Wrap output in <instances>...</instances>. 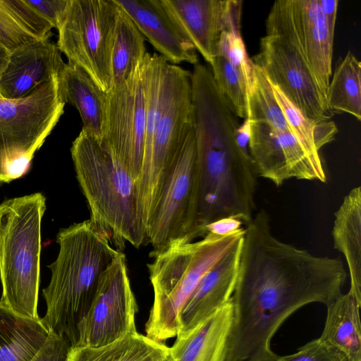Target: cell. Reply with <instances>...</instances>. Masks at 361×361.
I'll list each match as a JSON object with an SVG mask.
<instances>
[{
    "label": "cell",
    "mask_w": 361,
    "mask_h": 361,
    "mask_svg": "<svg viewBox=\"0 0 361 361\" xmlns=\"http://www.w3.org/2000/svg\"><path fill=\"white\" fill-rule=\"evenodd\" d=\"M196 145L195 238L205 227L231 217L247 224L253 217L257 172L247 150L237 142L238 117L214 87L192 96Z\"/></svg>",
    "instance_id": "cell-2"
},
{
    "label": "cell",
    "mask_w": 361,
    "mask_h": 361,
    "mask_svg": "<svg viewBox=\"0 0 361 361\" xmlns=\"http://www.w3.org/2000/svg\"><path fill=\"white\" fill-rule=\"evenodd\" d=\"M334 247L346 261L350 293L361 304V188H353L334 214Z\"/></svg>",
    "instance_id": "cell-21"
},
{
    "label": "cell",
    "mask_w": 361,
    "mask_h": 361,
    "mask_svg": "<svg viewBox=\"0 0 361 361\" xmlns=\"http://www.w3.org/2000/svg\"><path fill=\"white\" fill-rule=\"evenodd\" d=\"M145 41L134 22L119 7L111 52V90L121 86L136 73L147 53Z\"/></svg>",
    "instance_id": "cell-25"
},
{
    "label": "cell",
    "mask_w": 361,
    "mask_h": 361,
    "mask_svg": "<svg viewBox=\"0 0 361 361\" xmlns=\"http://www.w3.org/2000/svg\"><path fill=\"white\" fill-rule=\"evenodd\" d=\"M145 128V97L139 66L129 80L106 92L103 140L135 182L142 164Z\"/></svg>",
    "instance_id": "cell-13"
},
{
    "label": "cell",
    "mask_w": 361,
    "mask_h": 361,
    "mask_svg": "<svg viewBox=\"0 0 361 361\" xmlns=\"http://www.w3.org/2000/svg\"><path fill=\"white\" fill-rule=\"evenodd\" d=\"M272 87L290 133L310 155L314 158L321 159L314 141L313 128L314 123L307 120L276 86L272 85Z\"/></svg>",
    "instance_id": "cell-31"
},
{
    "label": "cell",
    "mask_w": 361,
    "mask_h": 361,
    "mask_svg": "<svg viewBox=\"0 0 361 361\" xmlns=\"http://www.w3.org/2000/svg\"><path fill=\"white\" fill-rule=\"evenodd\" d=\"M250 133V121L249 119L245 118L243 124L238 126L235 133L237 142L243 149L245 150H247Z\"/></svg>",
    "instance_id": "cell-39"
},
{
    "label": "cell",
    "mask_w": 361,
    "mask_h": 361,
    "mask_svg": "<svg viewBox=\"0 0 361 361\" xmlns=\"http://www.w3.org/2000/svg\"><path fill=\"white\" fill-rule=\"evenodd\" d=\"M71 152L94 228L120 252L147 244L135 181L104 140L82 128Z\"/></svg>",
    "instance_id": "cell-4"
},
{
    "label": "cell",
    "mask_w": 361,
    "mask_h": 361,
    "mask_svg": "<svg viewBox=\"0 0 361 361\" xmlns=\"http://www.w3.org/2000/svg\"><path fill=\"white\" fill-rule=\"evenodd\" d=\"M70 348L66 338L50 331L45 343L31 361H68Z\"/></svg>",
    "instance_id": "cell-35"
},
{
    "label": "cell",
    "mask_w": 361,
    "mask_h": 361,
    "mask_svg": "<svg viewBox=\"0 0 361 361\" xmlns=\"http://www.w3.org/2000/svg\"><path fill=\"white\" fill-rule=\"evenodd\" d=\"M0 97H1V96H0Z\"/></svg>",
    "instance_id": "cell-41"
},
{
    "label": "cell",
    "mask_w": 361,
    "mask_h": 361,
    "mask_svg": "<svg viewBox=\"0 0 361 361\" xmlns=\"http://www.w3.org/2000/svg\"><path fill=\"white\" fill-rule=\"evenodd\" d=\"M232 320L231 298L207 319L176 336L166 361H225Z\"/></svg>",
    "instance_id": "cell-19"
},
{
    "label": "cell",
    "mask_w": 361,
    "mask_h": 361,
    "mask_svg": "<svg viewBox=\"0 0 361 361\" xmlns=\"http://www.w3.org/2000/svg\"><path fill=\"white\" fill-rule=\"evenodd\" d=\"M56 242L59 252L49 265L51 280L42 290L47 312L42 319L49 331L66 338L73 348L77 343L78 326L120 251L90 220L61 229Z\"/></svg>",
    "instance_id": "cell-3"
},
{
    "label": "cell",
    "mask_w": 361,
    "mask_h": 361,
    "mask_svg": "<svg viewBox=\"0 0 361 361\" xmlns=\"http://www.w3.org/2000/svg\"><path fill=\"white\" fill-rule=\"evenodd\" d=\"M45 209L41 192L0 204V302L19 316L35 319L40 318L41 221Z\"/></svg>",
    "instance_id": "cell-6"
},
{
    "label": "cell",
    "mask_w": 361,
    "mask_h": 361,
    "mask_svg": "<svg viewBox=\"0 0 361 361\" xmlns=\"http://www.w3.org/2000/svg\"><path fill=\"white\" fill-rule=\"evenodd\" d=\"M211 72L217 88L235 114L247 118V85L242 74L221 56H216L209 63Z\"/></svg>",
    "instance_id": "cell-29"
},
{
    "label": "cell",
    "mask_w": 361,
    "mask_h": 361,
    "mask_svg": "<svg viewBox=\"0 0 361 361\" xmlns=\"http://www.w3.org/2000/svg\"><path fill=\"white\" fill-rule=\"evenodd\" d=\"M137 310L126 255L120 252L104 274L87 314L78 326L75 347H99L137 331Z\"/></svg>",
    "instance_id": "cell-12"
},
{
    "label": "cell",
    "mask_w": 361,
    "mask_h": 361,
    "mask_svg": "<svg viewBox=\"0 0 361 361\" xmlns=\"http://www.w3.org/2000/svg\"><path fill=\"white\" fill-rule=\"evenodd\" d=\"M49 334L42 318L19 316L0 302V361H31Z\"/></svg>",
    "instance_id": "cell-22"
},
{
    "label": "cell",
    "mask_w": 361,
    "mask_h": 361,
    "mask_svg": "<svg viewBox=\"0 0 361 361\" xmlns=\"http://www.w3.org/2000/svg\"><path fill=\"white\" fill-rule=\"evenodd\" d=\"M167 61L199 63L197 51L165 11L160 0H114Z\"/></svg>",
    "instance_id": "cell-15"
},
{
    "label": "cell",
    "mask_w": 361,
    "mask_h": 361,
    "mask_svg": "<svg viewBox=\"0 0 361 361\" xmlns=\"http://www.w3.org/2000/svg\"><path fill=\"white\" fill-rule=\"evenodd\" d=\"M118 6L114 0H68L56 45L104 91L111 87V59Z\"/></svg>",
    "instance_id": "cell-10"
},
{
    "label": "cell",
    "mask_w": 361,
    "mask_h": 361,
    "mask_svg": "<svg viewBox=\"0 0 361 361\" xmlns=\"http://www.w3.org/2000/svg\"><path fill=\"white\" fill-rule=\"evenodd\" d=\"M247 147L257 174L276 186L288 180L282 148L276 132L270 126L250 121Z\"/></svg>",
    "instance_id": "cell-26"
},
{
    "label": "cell",
    "mask_w": 361,
    "mask_h": 361,
    "mask_svg": "<svg viewBox=\"0 0 361 361\" xmlns=\"http://www.w3.org/2000/svg\"><path fill=\"white\" fill-rule=\"evenodd\" d=\"M326 99L331 112L347 113L361 120V63L350 51L336 67Z\"/></svg>",
    "instance_id": "cell-27"
},
{
    "label": "cell",
    "mask_w": 361,
    "mask_h": 361,
    "mask_svg": "<svg viewBox=\"0 0 361 361\" xmlns=\"http://www.w3.org/2000/svg\"><path fill=\"white\" fill-rule=\"evenodd\" d=\"M172 20L209 63L224 31H240L242 1L160 0Z\"/></svg>",
    "instance_id": "cell-14"
},
{
    "label": "cell",
    "mask_w": 361,
    "mask_h": 361,
    "mask_svg": "<svg viewBox=\"0 0 361 361\" xmlns=\"http://www.w3.org/2000/svg\"><path fill=\"white\" fill-rule=\"evenodd\" d=\"M275 361H347V357L340 350L317 338L306 343L293 354L278 355Z\"/></svg>",
    "instance_id": "cell-34"
},
{
    "label": "cell",
    "mask_w": 361,
    "mask_h": 361,
    "mask_svg": "<svg viewBox=\"0 0 361 361\" xmlns=\"http://www.w3.org/2000/svg\"><path fill=\"white\" fill-rule=\"evenodd\" d=\"M58 75L17 99L0 97V183L20 178L64 111Z\"/></svg>",
    "instance_id": "cell-8"
},
{
    "label": "cell",
    "mask_w": 361,
    "mask_h": 361,
    "mask_svg": "<svg viewBox=\"0 0 361 361\" xmlns=\"http://www.w3.org/2000/svg\"><path fill=\"white\" fill-rule=\"evenodd\" d=\"M288 2L303 56L326 102L327 88L332 75L334 32L326 24L319 0H288Z\"/></svg>",
    "instance_id": "cell-16"
},
{
    "label": "cell",
    "mask_w": 361,
    "mask_h": 361,
    "mask_svg": "<svg viewBox=\"0 0 361 361\" xmlns=\"http://www.w3.org/2000/svg\"><path fill=\"white\" fill-rule=\"evenodd\" d=\"M169 349L135 331L99 347L71 348L68 361H166Z\"/></svg>",
    "instance_id": "cell-24"
},
{
    "label": "cell",
    "mask_w": 361,
    "mask_h": 361,
    "mask_svg": "<svg viewBox=\"0 0 361 361\" xmlns=\"http://www.w3.org/2000/svg\"><path fill=\"white\" fill-rule=\"evenodd\" d=\"M267 35L251 59L310 121L330 120L332 112L311 73L300 48L288 1H276L265 21Z\"/></svg>",
    "instance_id": "cell-7"
},
{
    "label": "cell",
    "mask_w": 361,
    "mask_h": 361,
    "mask_svg": "<svg viewBox=\"0 0 361 361\" xmlns=\"http://www.w3.org/2000/svg\"><path fill=\"white\" fill-rule=\"evenodd\" d=\"M26 1L48 20L54 28H57L68 4V0H26Z\"/></svg>",
    "instance_id": "cell-36"
},
{
    "label": "cell",
    "mask_w": 361,
    "mask_h": 361,
    "mask_svg": "<svg viewBox=\"0 0 361 361\" xmlns=\"http://www.w3.org/2000/svg\"><path fill=\"white\" fill-rule=\"evenodd\" d=\"M244 234L242 228L223 236L207 233L197 241L178 238L150 253L154 299L145 324L147 337L160 343L176 337L181 312L199 282Z\"/></svg>",
    "instance_id": "cell-5"
},
{
    "label": "cell",
    "mask_w": 361,
    "mask_h": 361,
    "mask_svg": "<svg viewBox=\"0 0 361 361\" xmlns=\"http://www.w3.org/2000/svg\"><path fill=\"white\" fill-rule=\"evenodd\" d=\"M337 132L335 123L331 120L314 123L313 137L317 149L319 150L324 145L331 142Z\"/></svg>",
    "instance_id": "cell-37"
},
{
    "label": "cell",
    "mask_w": 361,
    "mask_h": 361,
    "mask_svg": "<svg viewBox=\"0 0 361 361\" xmlns=\"http://www.w3.org/2000/svg\"><path fill=\"white\" fill-rule=\"evenodd\" d=\"M11 55V51L0 44V77L4 71Z\"/></svg>",
    "instance_id": "cell-40"
},
{
    "label": "cell",
    "mask_w": 361,
    "mask_h": 361,
    "mask_svg": "<svg viewBox=\"0 0 361 361\" xmlns=\"http://www.w3.org/2000/svg\"><path fill=\"white\" fill-rule=\"evenodd\" d=\"M245 225L231 297L234 319L244 331L270 340L300 307L326 306L342 293L347 271L340 259L316 256L279 240L264 210Z\"/></svg>",
    "instance_id": "cell-1"
},
{
    "label": "cell",
    "mask_w": 361,
    "mask_h": 361,
    "mask_svg": "<svg viewBox=\"0 0 361 361\" xmlns=\"http://www.w3.org/2000/svg\"><path fill=\"white\" fill-rule=\"evenodd\" d=\"M59 92L65 103L78 111L82 129L103 140L106 123V92L82 68L66 63L58 75Z\"/></svg>",
    "instance_id": "cell-20"
},
{
    "label": "cell",
    "mask_w": 361,
    "mask_h": 361,
    "mask_svg": "<svg viewBox=\"0 0 361 361\" xmlns=\"http://www.w3.org/2000/svg\"><path fill=\"white\" fill-rule=\"evenodd\" d=\"M66 63L56 44L38 40L11 52L0 77V96L17 99L50 78L58 75Z\"/></svg>",
    "instance_id": "cell-17"
},
{
    "label": "cell",
    "mask_w": 361,
    "mask_h": 361,
    "mask_svg": "<svg viewBox=\"0 0 361 361\" xmlns=\"http://www.w3.org/2000/svg\"><path fill=\"white\" fill-rule=\"evenodd\" d=\"M360 307L349 292L326 305L325 324L319 338L342 351L347 361H361Z\"/></svg>",
    "instance_id": "cell-23"
},
{
    "label": "cell",
    "mask_w": 361,
    "mask_h": 361,
    "mask_svg": "<svg viewBox=\"0 0 361 361\" xmlns=\"http://www.w3.org/2000/svg\"><path fill=\"white\" fill-rule=\"evenodd\" d=\"M216 56L226 59L242 74L248 93L254 80L255 65L248 57L240 31H224L221 33Z\"/></svg>",
    "instance_id": "cell-30"
},
{
    "label": "cell",
    "mask_w": 361,
    "mask_h": 361,
    "mask_svg": "<svg viewBox=\"0 0 361 361\" xmlns=\"http://www.w3.org/2000/svg\"><path fill=\"white\" fill-rule=\"evenodd\" d=\"M38 40L26 31L0 4V44L13 52Z\"/></svg>",
    "instance_id": "cell-33"
},
{
    "label": "cell",
    "mask_w": 361,
    "mask_h": 361,
    "mask_svg": "<svg viewBox=\"0 0 361 361\" xmlns=\"http://www.w3.org/2000/svg\"><path fill=\"white\" fill-rule=\"evenodd\" d=\"M196 145L193 128L159 197L147 231V243L157 250L172 240L195 239Z\"/></svg>",
    "instance_id": "cell-11"
},
{
    "label": "cell",
    "mask_w": 361,
    "mask_h": 361,
    "mask_svg": "<svg viewBox=\"0 0 361 361\" xmlns=\"http://www.w3.org/2000/svg\"><path fill=\"white\" fill-rule=\"evenodd\" d=\"M243 238L200 280L181 312L178 334L194 328L231 300L237 281Z\"/></svg>",
    "instance_id": "cell-18"
},
{
    "label": "cell",
    "mask_w": 361,
    "mask_h": 361,
    "mask_svg": "<svg viewBox=\"0 0 361 361\" xmlns=\"http://www.w3.org/2000/svg\"><path fill=\"white\" fill-rule=\"evenodd\" d=\"M243 223L239 219L227 217L218 219L205 227V233L223 236L233 233L243 227Z\"/></svg>",
    "instance_id": "cell-38"
},
{
    "label": "cell",
    "mask_w": 361,
    "mask_h": 361,
    "mask_svg": "<svg viewBox=\"0 0 361 361\" xmlns=\"http://www.w3.org/2000/svg\"><path fill=\"white\" fill-rule=\"evenodd\" d=\"M0 4L26 31L39 40H49L52 35L51 23L26 0H0Z\"/></svg>",
    "instance_id": "cell-32"
},
{
    "label": "cell",
    "mask_w": 361,
    "mask_h": 361,
    "mask_svg": "<svg viewBox=\"0 0 361 361\" xmlns=\"http://www.w3.org/2000/svg\"><path fill=\"white\" fill-rule=\"evenodd\" d=\"M246 118L253 122L266 123L276 132H290L272 85L255 65L254 80L247 95Z\"/></svg>",
    "instance_id": "cell-28"
},
{
    "label": "cell",
    "mask_w": 361,
    "mask_h": 361,
    "mask_svg": "<svg viewBox=\"0 0 361 361\" xmlns=\"http://www.w3.org/2000/svg\"><path fill=\"white\" fill-rule=\"evenodd\" d=\"M192 128L191 73L168 63L165 95L149 157L141 168L135 185L146 231L162 188Z\"/></svg>",
    "instance_id": "cell-9"
}]
</instances>
